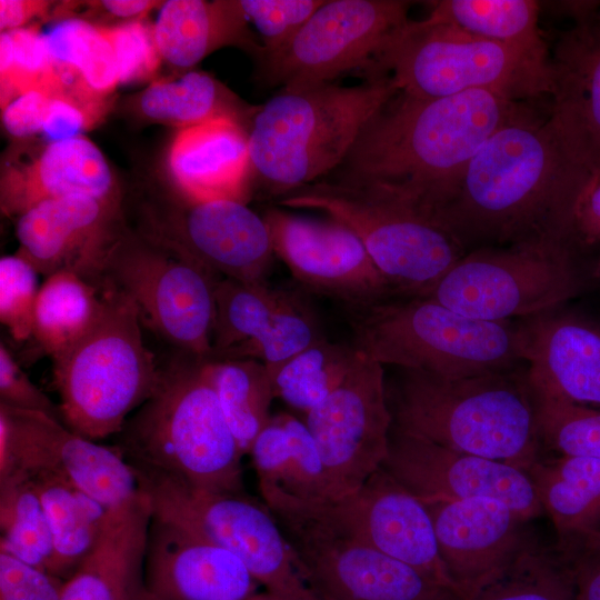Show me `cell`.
<instances>
[{"label": "cell", "mask_w": 600, "mask_h": 600, "mask_svg": "<svg viewBox=\"0 0 600 600\" xmlns=\"http://www.w3.org/2000/svg\"><path fill=\"white\" fill-rule=\"evenodd\" d=\"M66 581L0 551V600H60Z\"/></svg>", "instance_id": "cell-47"}, {"label": "cell", "mask_w": 600, "mask_h": 600, "mask_svg": "<svg viewBox=\"0 0 600 600\" xmlns=\"http://www.w3.org/2000/svg\"><path fill=\"white\" fill-rule=\"evenodd\" d=\"M263 218L274 254L314 292L349 308L371 304L393 293L360 239L344 224L318 220L272 206Z\"/></svg>", "instance_id": "cell-17"}, {"label": "cell", "mask_w": 600, "mask_h": 600, "mask_svg": "<svg viewBox=\"0 0 600 600\" xmlns=\"http://www.w3.org/2000/svg\"><path fill=\"white\" fill-rule=\"evenodd\" d=\"M151 518L138 489L109 508L98 544L66 581L60 600H150L144 560Z\"/></svg>", "instance_id": "cell-25"}, {"label": "cell", "mask_w": 600, "mask_h": 600, "mask_svg": "<svg viewBox=\"0 0 600 600\" xmlns=\"http://www.w3.org/2000/svg\"><path fill=\"white\" fill-rule=\"evenodd\" d=\"M459 600H577L566 560L539 541L501 576Z\"/></svg>", "instance_id": "cell-40"}, {"label": "cell", "mask_w": 600, "mask_h": 600, "mask_svg": "<svg viewBox=\"0 0 600 600\" xmlns=\"http://www.w3.org/2000/svg\"><path fill=\"white\" fill-rule=\"evenodd\" d=\"M410 1L326 0L279 51L261 60L262 76L286 89L364 72L389 36L407 23Z\"/></svg>", "instance_id": "cell-13"}, {"label": "cell", "mask_w": 600, "mask_h": 600, "mask_svg": "<svg viewBox=\"0 0 600 600\" xmlns=\"http://www.w3.org/2000/svg\"><path fill=\"white\" fill-rule=\"evenodd\" d=\"M402 370L389 401L396 429L524 471L541 458L527 371L444 378Z\"/></svg>", "instance_id": "cell-4"}, {"label": "cell", "mask_w": 600, "mask_h": 600, "mask_svg": "<svg viewBox=\"0 0 600 600\" xmlns=\"http://www.w3.org/2000/svg\"><path fill=\"white\" fill-rule=\"evenodd\" d=\"M398 92L387 76L356 86L281 88L259 106L249 129L251 187L274 202L327 177Z\"/></svg>", "instance_id": "cell-3"}, {"label": "cell", "mask_w": 600, "mask_h": 600, "mask_svg": "<svg viewBox=\"0 0 600 600\" xmlns=\"http://www.w3.org/2000/svg\"><path fill=\"white\" fill-rule=\"evenodd\" d=\"M444 568L464 599L501 576L538 541L529 520L489 498L424 503Z\"/></svg>", "instance_id": "cell-20"}, {"label": "cell", "mask_w": 600, "mask_h": 600, "mask_svg": "<svg viewBox=\"0 0 600 600\" xmlns=\"http://www.w3.org/2000/svg\"><path fill=\"white\" fill-rule=\"evenodd\" d=\"M153 32L162 60L178 69L190 70L226 46H237L259 59L263 54L239 1L162 2Z\"/></svg>", "instance_id": "cell-28"}, {"label": "cell", "mask_w": 600, "mask_h": 600, "mask_svg": "<svg viewBox=\"0 0 600 600\" xmlns=\"http://www.w3.org/2000/svg\"><path fill=\"white\" fill-rule=\"evenodd\" d=\"M303 421L319 449L332 499L358 490L389 451L393 417L383 366L361 352L346 379Z\"/></svg>", "instance_id": "cell-14"}, {"label": "cell", "mask_w": 600, "mask_h": 600, "mask_svg": "<svg viewBox=\"0 0 600 600\" xmlns=\"http://www.w3.org/2000/svg\"><path fill=\"white\" fill-rule=\"evenodd\" d=\"M0 404L42 412L63 422L60 406L31 381L3 342L0 343Z\"/></svg>", "instance_id": "cell-48"}, {"label": "cell", "mask_w": 600, "mask_h": 600, "mask_svg": "<svg viewBox=\"0 0 600 600\" xmlns=\"http://www.w3.org/2000/svg\"><path fill=\"white\" fill-rule=\"evenodd\" d=\"M532 391L541 446L558 456L600 459V408Z\"/></svg>", "instance_id": "cell-43"}, {"label": "cell", "mask_w": 600, "mask_h": 600, "mask_svg": "<svg viewBox=\"0 0 600 600\" xmlns=\"http://www.w3.org/2000/svg\"><path fill=\"white\" fill-rule=\"evenodd\" d=\"M323 339L307 302L297 293L286 291L279 309L256 337L213 360L252 359L271 372Z\"/></svg>", "instance_id": "cell-41"}, {"label": "cell", "mask_w": 600, "mask_h": 600, "mask_svg": "<svg viewBox=\"0 0 600 600\" xmlns=\"http://www.w3.org/2000/svg\"><path fill=\"white\" fill-rule=\"evenodd\" d=\"M144 237L196 262L214 277L263 282L274 256L269 227L244 201L178 202L150 210Z\"/></svg>", "instance_id": "cell-16"}, {"label": "cell", "mask_w": 600, "mask_h": 600, "mask_svg": "<svg viewBox=\"0 0 600 600\" xmlns=\"http://www.w3.org/2000/svg\"><path fill=\"white\" fill-rule=\"evenodd\" d=\"M243 600H281L278 597L264 591V592H254Z\"/></svg>", "instance_id": "cell-55"}, {"label": "cell", "mask_w": 600, "mask_h": 600, "mask_svg": "<svg viewBox=\"0 0 600 600\" xmlns=\"http://www.w3.org/2000/svg\"><path fill=\"white\" fill-rule=\"evenodd\" d=\"M361 352L326 339L269 372L274 397L306 416L346 379Z\"/></svg>", "instance_id": "cell-37"}, {"label": "cell", "mask_w": 600, "mask_h": 600, "mask_svg": "<svg viewBox=\"0 0 600 600\" xmlns=\"http://www.w3.org/2000/svg\"><path fill=\"white\" fill-rule=\"evenodd\" d=\"M102 111V103L70 96L52 97L41 132L50 142L82 136L81 133L93 124Z\"/></svg>", "instance_id": "cell-49"}, {"label": "cell", "mask_w": 600, "mask_h": 600, "mask_svg": "<svg viewBox=\"0 0 600 600\" xmlns=\"http://www.w3.org/2000/svg\"><path fill=\"white\" fill-rule=\"evenodd\" d=\"M28 474L39 494L52 536L53 550L47 572L68 580L98 544L109 509L58 477L42 472Z\"/></svg>", "instance_id": "cell-32"}, {"label": "cell", "mask_w": 600, "mask_h": 600, "mask_svg": "<svg viewBox=\"0 0 600 600\" xmlns=\"http://www.w3.org/2000/svg\"><path fill=\"white\" fill-rule=\"evenodd\" d=\"M428 20L469 34L550 58L542 40L534 0H441L432 2Z\"/></svg>", "instance_id": "cell-34"}, {"label": "cell", "mask_w": 600, "mask_h": 600, "mask_svg": "<svg viewBox=\"0 0 600 600\" xmlns=\"http://www.w3.org/2000/svg\"><path fill=\"white\" fill-rule=\"evenodd\" d=\"M326 0H239L248 22L257 29L263 54L282 49Z\"/></svg>", "instance_id": "cell-45"}, {"label": "cell", "mask_w": 600, "mask_h": 600, "mask_svg": "<svg viewBox=\"0 0 600 600\" xmlns=\"http://www.w3.org/2000/svg\"><path fill=\"white\" fill-rule=\"evenodd\" d=\"M597 18H598V20L600 21V10H599L598 13H597Z\"/></svg>", "instance_id": "cell-57"}, {"label": "cell", "mask_w": 600, "mask_h": 600, "mask_svg": "<svg viewBox=\"0 0 600 600\" xmlns=\"http://www.w3.org/2000/svg\"><path fill=\"white\" fill-rule=\"evenodd\" d=\"M572 237L577 247L600 246V172L589 177L576 201Z\"/></svg>", "instance_id": "cell-52"}, {"label": "cell", "mask_w": 600, "mask_h": 600, "mask_svg": "<svg viewBox=\"0 0 600 600\" xmlns=\"http://www.w3.org/2000/svg\"><path fill=\"white\" fill-rule=\"evenodd\" d=\"M16 470L58 477L107 509L138 489L118 447L96 443L46 413L0 404V479Z\"/></svg>", "instance_id": "cell-15"}, {"label": "cell", "mask_w": 600, "mask_h": 600, "mask_svg": "<svg viewBox=\"0 0 600 600\" xmlns=\"http://www.w3.org/2000/svg\"><path fill=\"white\" fill-rule=\"evenodd\" d=\"M273 203L318 210L348 227L393 293L421 294L464 256L461 244L416 208L372 187L324 177Z\"/></svg>", "instance_id": "cell-9"}, {"label": "cell", "mask_w": 600, "mask_h": 600, "mask_svg": "<svg viewBox=\"0 0 600 600\" xmlns=\"http://www.w3.org/2000/svg\"><path fill=\"white\" fill-rule=\"evenodd\" d=\"M0 551L47 571L52 536L30 476L16 470L0 479Z\"/></svg>", "instance_id": "cell-38"}, {"label": "cell", "mask_w": 600, "mask_h": 600, "mask_svg": "<svg viewBox=\"0 0 600 600\" xmlns=\"http://www.w3.org/2000/svg\"><path fill=\"white\" fill-rule=\"evenodd\" d=\"M180 353L126 421L118 449L130 464L204 490L243 493V454L209 380L208 359Z\"/></svg>", "instance_id": "cell-5"}, {"label": "cell", "mask_w": 600, "mask_h": 600, "mask_svg": "<svg viewBox=\"0 0 600 600\" xmlns=\"http://www.w3.org/2000/svg\"><path fill=\"white\" fill-rule=\"evenodd\" d=\"M593 277L600 282V257L598 258L596 266L593 268Z\"/></svg>", "instance_id": "cell-56"}, {"label": "cell", "mask_w": 600, "mask_h": 600, "mask_svg": "<svg viewBox=\"0 0 600 600\" xmlns=\"http://www.w3.org/2000/svg\"><path fill=\"white\" fill-rule=\"evenodd\" d=\"M51 97L40 91L24 92L2 108V123L14 138H29L42 131Z\"/></svg>", "instance_id": "cell-51"}, {"label": "cell", "mask_w": 600, "mask_h": 600, "mask_svg": "<svg viewBox=\"0 0 600 600\" xmlns=\"http://www.w3.org/2000/svg\"><path fill=\"white\" fill-rule=\"evenodd\" d=\"M220 279L141 233L123 232L103 274L130 297L142 321L180 352L210 359Z\"/></svg>", "instance_id": "cell-12"}, {"label": "cell", "mask_w": 600, "mask_h": 600, "mask_svg": "<svg viewBox=\"0 0 600 600\" xmlns=\"http://www.w3.org/2000/svg\"><path fill=\"white\" fill-rule=\"evenodd\" d=\"M101 31L112 46L121 84L149 80L162 60L153 26L141 20L104 27Z\"/></svg>", "instance_id": "cell-46"}, {"label": "cell", "mask_w": 600, "mask_h": 600, "mask_svg": "<svg viewBox=\"0 0 600 600\" xmlns=\"http://www.w3.org/2000/svg\"><path fill=\"white\" fill-rule=\"evenodd\" d=\"M1 108L28 91L66 96L58 68L36 26L0 34Z\"/></svg>", "instance_id": "cell-42"}, {"label": "cell", "mask_w": 600, "mask_h": 600, "mask_svg": "<svg viewBox=\"0 0 600 600\" xmlns=\"http://www.w3.org/2000/svg\"><path fill=\"white\" fill-rule=\"evenodd\" d=\"M286 290L270 288L266 281L247 282L220 279L214 289L212 353L218 359L256 337L279 309Z\"/></svg>", "instance_id": "cell-39"}, {"label": "cell", "mask_w": 600, "mask_h": 600, "mask_svg": "<svg viewBox=\"0 0 600 600\" xmlns=\"http://www.w3.org/2000/svg\"><path fill=\"white\" fill-rule=\"evenodd\" d=\"M350 310L353 346L382 366L464 378L514 370L527 359L523 323L470 318L422 297Z\"/></svg>", "instance_id": "cell-6"}, {"label": "cell", "mask_w": 600, "mask_h": 600, "mask_svg": "<svg viewBox=\"0 0 600 600\" xmlns=\"http://www.w3.org/2000/svg\"><path fill=\"white\" fill-rule=\"evenodd\" d=\"M523 326L530 386L600 408V324L551 310L528 318Z\"/></svg>", "instance_id": "cell-24"}, {"label": "cell", "mask_w": 600, "mask_h": 600, "mask_svg": "<svg viewBox=\"0 0 600 600\" xmlns=\"http://www.w3.org/2000/svg\"><path fill=\"white\" fill-rule=\"evenodd\" d=\"M522 101L484 90L437 99L398 92L330 174L414 204L453 177Z\"/></svg>", "instance_id": "cell-2"}, {"label": "cell", "mask_w": 600, "mask_h": 600, "mask_svg": "<svg viewBox=\"0 0 600 600\" xmlns=\"http://www.w3.org/2000/svg\"><path fill=\"white\" fill-rule=\"evenodd\" d=\"M43 38L67 86L80 81L88 97L102 101L120 84L114 51L100 26L70 18L56 23Z\"/></svg>", "instance_id": "cell-36"}, {"label": "cell", "mask_w": 600, "mask_h": 600, "mask_svg": "<svg viewBox=\"0 0 600 600\" xmlns=\"http://www.w3.org/2000/svg\"><path fill=\"white\" fill-rule=\"evenodd\" d=\"M136 108L146 120L180 129L228 118L249 130L259 106L241 100L210 73L190 69L152 82L138 96Z\"/></svg>", "instance_id": "cell-31"}, {"label": "cell", "mask_w": 600, "mask_h": 600, "mask_svg": "<svg viewBox=\"0 0 600 600\" xmlns=\"http://www.w3.org/2000/svg\"><path fill=\"white\" fill-rule=\"evenodd\" d=\"M91 3L94 7L103 9L106 13L112 17L131 19L144 16L162 2L149 0H103Z\"/></svg>", "instance_id": "cell-54"}, {"label": "cell", "mask_w": 600, "mask_h": 600, "mask_svg": "<svg viewBox=\"0 0 600 600\" xmlns=\"http://www.w3.org/2000/svg\"><path fill=\"white\" fill-rule=\"evenodd\" d=\"M550 122L570 158L600 172V21L597 14L560 33L550 58Z\"/></svg>", "instance_id": "cell-23"}, {"label": "cell", "mask_w": 600, "mask_h": 600, "mask_svg": "<svg viewBox=\"0 0 600 600\" xmlns=\"http://www.w3.org/2000/svg\"><path fill=\"white\" fill-rule=\"evenodd\" d=\"M261 496L281 494L304 502L331 500V489L317 443L306 422L278 413L249 451Z\"/></svg>", "instance_id": "cell-29"}, {"label": "cell", "mask_w": 600, "mask_h": 600, "mask_svg": "<svg viewBox=\"0 0 600 600\" xmlns=\"http://www.w3.org/2000/svg\"><path fill=\"white\" fill-rule=\"evenodd\" d=\"M39 273L20 254L0 259V321L18 340L31 338Z\"/></svg>", "instance_id": "cell-44"}, {"label": "cell", "mask_w": 600, "mask_h": 600, "mask_svg": "<svg viewBox=\"0 0 600 600\" xmlns=\"http://www.w3.org/2000/svg\"><path fill=\"white\" fill-rule=\"evenodd\" d=\"M207 372L240 450L248 454L272 417L270 406L276 397L270 373L252 359L207 360Z\"/></svg>", "instance_id": "cell-35"}, {"label": "cell", "mask_w": 600, "mask_h": 600, "mask_svg": "<svg viewBox=\"0 0 600 600\" xmlns=\"http://www.w3.org/2000/svg\"><path fill=\"white\" fill-rule=\"evenodd\" d=\"M168 169L186 198L244 201L251 187L249 130L228 118L180 129L169 148Z\"/></svg>", "instance_id": "cell-27"}, {"label": "cell", "mask_w": 600, "mask_h": 600, "mask_svg": "<svg viewBox=\"0 0 600 600\" xmlns=\"http://www.w3.org/2000/svg\"><path fill=\"white\" fill-rule=\"evenodd\" d=\"M363 74L390 77L399 92L417 99L484 90L522 101L552 89L550 58L428 19L394 30Z\"/></svg>", "instance_id": "cell-7"}, {"label": "cell", "mask_w": 600, "mask_h": 600, "mask_svg": "<svg viewBox=\"0 0 600 600\" xmlns=\"http://www.w3.org/2000/svg\"><path fill=\"white\" fill-rule=\"evenodd\" d=\"M296 563L323 600H459L452 589L396 560L316 502L262 496Z\"/></svg>", "instance_id": "cell-10"}, {"label": "cell", "mask_w": 600, "mask_h": 600, "mask_svg": "<svg viewBox=\"0 0 600 600\" xmlns=\"http://www.w3.org/2000/svg\"><path fill=\"white\" fill-rule=\"evenodd\" d=\"M576 248L569 241L478 248L417 297L486 321L530 318L556 310L583 287Z\"/></svg>", "instance_id": "cell-11"}, {"label": "cell", "mask_w": 600, "mask_h": 600, "mask_svg": "<svg viewBox=\"0 0 600 600\" xmlns=\"http://www.w3.org/2000/svg\"><path fill=\"white\" fill-rule=\"evenodd\" d=\"M557 550L567 562L577 600H600V539Z\"/></svg>", "instance_id": "cell-50"}, {"label": "cell", "mask_w": 600, "mask_h": 600, "mask_svg": "<svg viewBox=\"0 0 600 600\" xmlns=\"http://www.w3.org/2000/svg\"><path fill=\"white\" fill-rule=\"evenodd\" d=\"M126 229L120 200L50 199L17 217V253L44 277L68 270L102 287L108 258Z\"/></svg>", "instance_id": "cell-19"}, {"label": "cell", "mask_w": 600, "mask_h": 600, "mask_svg": "<svg viewBox=\"0 0 600 600\" xmlns=\"http://www.w3.org/2000/svg\"><path fill=\"white\" fill-rule=\"evenodd\" d=\"M103 308V288L76 272L57 271L40 286L31 338L54 362L92 330Z\"/></svg>", "instance_id": "cell-33"}, {"label": "cell", "mask_w": 600, "mask_h": 600, "mask_svg": "<svg viewBox=\"0 0 600 600\" xmlns=\"http://www.w3.org/2000/svg\"><path fill=\"white\" fill-rule=\"evenodd\" d=\"M102 288L99 321L53 362L64 424L94 441L120 433L129 413L152 394L160 377L143 341L139 308L113 286Z\"/></svg>", "instance_id": "cell-8"}, {"label": "cell", "mask_w": 600, "mask_h": 600, "mask_svg": "<svg viewBox=\"0 0 600 600\" xmlns=\"http://www.w3.org/2000/svg\"><path fill=\"white\" fill-rule=\"evenodd\" d=\"M74 194L120 200L104 156L84 136L49 142L1 177V209L7 216L19 217L46 200Z\"/></svg>", "instance_id": "cell-26"}, {"label": "cell", "mask_w": 600, "mask_h": 600, "mask_svg": "<svg viewBox=\"0 0 600 600\" xmlns=\"http://www.w3.org/2000/svg\"><path fill=\"white\" fill-rule=\"evenodd\" d=\"M590 176L570 158L550 119L526 106L412 207L463 248L574 243L573 208Z\"/></svg>", "instance_id": "cell-1"}, {"label": "cell", "mask_w": 600, "mask_h": 600, "mask_svg": "<svg viewBox=\"0 0 600 600\" xmlns=\"http://www.w3.org/2000/svg\"><path fill=\"white\" fill-rule=\"evenodd\" d=\"M382 553L460 593L441 560L424 503L383 468L354 492L316 502Z\"/></svg>", "instance_id": "cell-21"}, {"label": "cell", "mask_w": 600, "mask_h": 600, "mask_svg": "<svg viewBox=\"0 0 600 600\" xmlns=\"http://www.w3.org/2000/svg\"><path fill=\"white\" fill-rule=\"evenodd\" d=\"M50 4L48 1L1 0V32L24 28L23 26L31 19L47 14Z\"/></svg>", "instance_id": "cell-53"}, {"label": "cell", "mask_w": 600, "mask_h": 600, "mask_svg": "<svg viewBox=\"0 0 600 600\" xmlns=\"http://www.w3.org/2000/svg\"><path fill=\"white\" fill-rule=\"evenodd\" d=\"M558 536V549L600 539V459L540 458L527 471Z\"/></svg>", "instance_id": "cell-30"}, {"label": "cell", "mask_w": 600, "mask_h": 600, "mask_svg": "<svg viewBox=\"0 0 600 600\" xmlns=\"http://www.w3.org/2000/svg\"><path fill=\"white\" fill-rule=\"evenodd\" d=\"M381 468L423 503L489 498L529 521L544 513L527 471L442 447L393 426Z\"/></svg>", "instance_id": "cell-18"}, {"label": "cell", "mask_w": 600, "mask_h": 600, "mask_svg": "<svg viewBox=\"0 0 600 600\" xmlns=\"http://www.w3.org/2000/svg\"><path fill=\"white\" fill-rule=\"evenodd\" d=\"M144 581L150 600H243L259 583L232 551L152 516Z\"/></svg>", "instance_id": "cell-22"}]
</instances>
